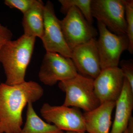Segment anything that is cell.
Segmentation results:
<instances>
[{
    "label": "cell",
    "mask_w": 133,
    "mask_h": 133,
    "mask_svg": "<svg viewBox=\"0 0 133 133\" xmlns=\"http://www.w3.org/2000/svg\"><path fill=\"white\" fill-rule=\"evenodd\" d=\"M44 90L34 81L9 85L0 84V133H20L22 112L29 102L39 100Z\"/></svg>",
    "instance_id": "6da1fadb"
},
{
    "label": "cell",
    "mask_w": 133,
    "mask_h": 133,
    "mask_svg": "<svg viewBox=\"0 0 133 133\" xmlns=\"http://www.w3.org/2000/svg\"><path fill=\"white\" fill-rule=\"evenodd\" d=\"M36 37L23 34L15 41L6 43L0 51V63L9 85L25 82L26 70L31 60Z\"/></svg>",
    "instance_id": "7a4b0ae2"
},
{
    "label": "cell",
    "mask_w": 133,
    "mask_h": 133,
    "mask_svg": "<svg viewBox=\"0 0 133 133\" xmlns=\"http://www.w3.org/2000/svg\"><path fill=\"white\" fill-rule=\"evenodd\" d=\"M94 79L78 74L58 83L59 89L65 93L63 105L90 111L100 105L94 92Z\"/></svg>",
    "instance_id": "3957f363"
},
{
    "label": "cell",
    "mask_w": 133,
    "mask_h": 133,
    "mask_svg": "<svg viewBox=\"0 0 133 133\" xmlns=\"http://www.w3.org/2000/svg\"><path fill=\"white\" fill-rule=\"evenodd\" d=\"M60 23L65 40L71 51L77 46L95 38L98 34L95 28L75 7L68 10Z\"/></svg>",
    "instance_id": "277c9868"
},
{
    "label": "cell",
    "mask_w": 133,
    "mask_h": 133,
    "mask_svg": "<svg viewBox=\"0 0 133 133\" xmlns=\"http://www.w3.org/2000/svg\"><path fill=\"white\" fill-rule=\"evenodd\" d=\"M98 27L99 36L97 46L101 70L118 67L122 53L128 49L127 36L112 33L99 22H98Z\"/></svg>",
    "instance_id": "5b68a950"
},
{
    "label": "cell",
    "mask_w": 133,
    "mask_h": 133,
    "mask_svg": "<svg viewBox=\"0 0 133 133\" xmlns=\"http://www.w3.org/2000/svg\"><path fill=\"white\" fill-rule=\"evenodd\" d=\"M93 18L101 23L112 33L127 35L125 0H92Z\"/></svg>",
    "instance_id": "8992f818"
},
{
    "label": "cell",
    "mask_w": 133,
    "mask_h": 133,
    "mask_svg": "<svg viewBox=\"0 0 133 133\" xmlns=\"http://www.w3.org/2000/svg\"><path fill=\"white\" fill-rule=\"evenodd\" d=\"M78 74L71 58L56 52H46L38 73L40 81L45 85L53 86Z\"/></svg>",
    "instance_id": "52a82bcc"
},
{
    "label": "cell",
    "mask_w": 133,
    "mask_h": 133,
    "mask_svg": "<svg viewBox=\"0 0 133 133\" xmlns=\"http://www.w3.org/2000/svg\"><path fill=\"white\" fill-rule=\"evenodd\" d=\"M43 35L41 38L46 52H56L71 58L72 51L66 43L60 20L55 13L54 5L48 1L44 5Z\"/></svg>",
    "instance_id": "ba28073f"
},
{
    "label": "cell",
    "mask_w": 133,
    "mask_h": 133,
    "mask_svg": "<svg viewBox=\"0 0 133 133\" xmlns=\"http://www.w3.org/2000/svg\"><path fill=\"white\" fill-rule=\"evenodd\" d=\"M43 118L62 131L85 132L83 113L80 109L65 106H52L44 103L41 109Z\"/></svg>",
    "instance_id": "9c48e42d"
},
{
    "label": "cell",
    "mask_w": 133,
    "mask_h": 133,
    "mask_svg": "<svg viewBox=\"0 0 133 133\" xmlns=\"http://www.w3.org/2000/svg\"><path fill=\"white\" fill-rule=\"evenodd\" d=\"M124 79L118 66L101 70L94 81V92L100 104L105 102H116L122 91Z\"/></svg>",
    "instance_id": "30bf717a"
},
{
    "label": "cell",
    "mask_w": 133,
    "mask_h": 133,
    "mask_svg": "<svg viewBox=\"0 0 133 133\" xmlns=\"http://www.w3.org/2000/svg\"><path fill=\"white\" fill-rule=\"evenodd\" d=\"M71 58L79 74L95 79L101 71L97 40L95 38L72 50Z\"/></svg>",
    "instance_id": "8fae6325"
},
{
    "label": "cell",
    "mask_w": 133,
    "mask_h": 133,
    "mask_svg": "<svg viewBox=\"0 0 133 133\" xmlns=\"http://www.w3.org/2000/svg\"><path fill=\"white\" fill-rule=\"evenodd\" d=\"M115 116L110 133H124L132 116L133 109V90L125 78L121 94L115 102Z\"/></svg>",
    "instance_id": "7c38bea8"
},
{
    "label": "cell",
    "mask_w": 133,
    "mask_h": 133,
    "mask_svg": "<svg viewBox=\"0 0 133 133\" xmlns=\"http://www.w3.org/2000/svg\"><path fill=\"white\" fill-rule=\"evenodd\" d=\"M115 102H107L90 111L83 113L86 132L88 133H109L111 116Z\"/></svg>",
    "instance_id": "4fadbf2b"
},
{
    "label": "cell",
    "mask_w": 133,
    "mask_h": 133,
    "mask_svg": "<svg viewBox=\"0 0 133 133\" xmlns=\"http://www.w3.org/2000/svg\"><path fill=\"white\" fill-rule=\"evenodd\" d=\"M44 4L41 0H36L29 9L23 14L22 24L24 35L41 38L44 33Z\"/></svg>",
    "instance_id": "5bb4252c"
},
{
    "label": "cell",
    "mask_w": 133,
    "mask_h": 133,
    "mask_svg": "<svg viewBox=\"0 0 133 133\" xmlns=\"http://www.w3.org/2000/svg\"><path fill=\"white\" fill-rule=\"evenodd\" d=\"M26 123L20 133H63L53 124L43 121L36 113L33 103L27 104Z\"/></svg>",
    "instance_id": "9a60e30c"
},
{
    "label": "cell",
    "mask_w": 133,
    "mask_h": 133,
    "mask_svg": "<svg viewBox=\"0 0 133 133\" xmlns=\"http://www.w3.org/2000/svg\"><path fill=\"white\" fill-rule=\"evenodd\" d=\"M62 5L60 11L66 15L71 8L75 7L78 9L90 24L92 25L93 18L91 13L92 0H59Z\"/></svg>",
    "instance_id": "2e32d148"
},
{
    "label": "cell",
    "mask_w": 133,
    "mask_h": 133,
    "mask_svg": "<svg viewBox=\"0 0 133 133\" xmlns=\"http://www.w3.org/2000/svg\"><path fill=\"white\" fill-rule=\"evenodd\" d=\"M125 16L127 23V35L129 41L128 50L133 53V1L125 0Z\"/></svg>",
    "instance_id": "e0dca14e"
},
{
    "label": "cell",
    "mask_w": 133,
    "mask_h": 133,
    "mask_svg": "<svg viewBox=\"0 0 133 133\" xmlns=\"http://www.w3.org/2000/svg\"><path fill=\"white\" fill-rule=\"evenodd\" d=\"M35 1L36 0H5L4 2L9 7L19 10L24 14L33 6Z\"/></svg>",
    "instance_id": "ac0fdd59"
},
{
    "label": "cell",
    "mask_w": 133,
    "mask_h": 133,
    "mask_svg": "<svg viewBox=\"0 0 133 133\" xmlns=\"http://www.w3.org/2000/svg\"><path fill=\"white\" fill-rule=\"evenodd\" d=\"M119 68L122 72L124 78L128 81L133 90V63L132 59L122 60L120 62Z\"/></svg>",
    "instance_id": "d6986e66"
},
{
    "label": "cell",
    "mask_w": 133,
    "mask_h": 133,
    "mask_svg": "<svg viewBox=\"0 0 133 133\" xmlns=\"http://www.w3.org/2000/svg\"><path fill=\"white\" fill-rule=\"evenodd\" d=\"M13 34L6 27L0 23V51L3 45L12 40Z\"/></svg>",
    "instance_id": "ffe728a7"
},
{
    "label": "cell",
    "mask_w": 133,
    "mask_h": 133,
    "mask_svg": "<svg viewBox=\"0 0 133 133\" xmlns=\"http://www.w3.org/2000/svg\"><path fill=\"white\" fill-rule=\"evenodd\" d=\"M129 133H133V118L131 117L128 124L127 129Z\"/></svg>",
    "instance_id": "44dd1931"
},
{
    "label": "cell",
    "mask_w": 133,
    "mask_h": 133,
    "mask_svg": "<svg viewBox=\"0 0 133 133\" xmlns=\"http://www.w3.org/2000/svg\"><path fill=\"white\" fill-rule=\"evenodd\" d=\"M86 132H78L76 131H66V132L63 133H88Z\"/></svg>",
    "instance_id": "7402d4cb"
},
{
    "label": "cell",
    "mask_w": 133,
    "mask_h": 133,
    "mask_svg": "<svg viewBox=\"0 0 133 133\" xmlns=\"http://www.w3.org/2000/svg\"><path fill=\"white\" fill-rule=\"evenodd\" d=\"M124 133H129L128 131L126 129V131H125Z\"/></svg>",
    "instance_id": "603a6c76"
},
{
    "label": "cell",
    "mask_w": 133,
    "mask_h": 133,
    "mask_svg": "<svg viewBox=\"0 0 133 133\" xmlns=\"http://www.w3.org/2000/svg\"></svg>",
    "instance_id": "cb8c5ba5"
}]
</instances>
